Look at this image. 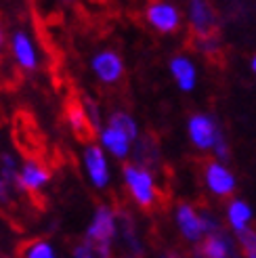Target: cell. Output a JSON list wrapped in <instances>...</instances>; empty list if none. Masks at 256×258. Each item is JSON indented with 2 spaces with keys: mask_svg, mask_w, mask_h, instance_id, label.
Returning a JSON list of instances; mask_svg holds the SVG:
<instances>
[{
  "mask_svg": "<svg viewBox=\"0 0 256 258\" xmlns=\"http://www.w3.org/2000/svg\"><path fill=\"white\" fill-rule=\"evenodd\" d=\"M133 153H135V162L141 164V166H145V168H153V164H156V158L153 156H160V149L158 145L153 143V141L149 137H143L133 145Z\"/></svg>",
  "mask_w": 256,
  "mask_h": 258,
  "instance_id": "18",
  "label": "cell"
},
{
  "mask_svg": "<svg viewBox=\"0 0 256 258\" xmlns=\"http://www.w3.org/2000/svg\"><path fill=\"white\" fill-rule=\"evenodd\" d=\"M74 258H111V246L84 237L74 246Z\"/></svg>",
  "mask_w": 256,
  "mask_h": 258,
  "instance_id": "20",
  "label": "cell"
},
{
  "mask_svg": "<svg viewBox=\"0 0 256 258\" xmlns=\"http://www.w3.org/2000/svg\"><path fill=\"white\" fill-rule=\"evenodd\" d=\"M237 243H239V250L244 254V258H256V231L254 229L246 231L241 237H237Z\"/></svg>",
  "mask_w": 256,
  "mask_h": 258,
  "instance_id": "22",
  "label": "cell"
},
{
  "mask_svg": "<svg viewBox=\"0 0 256 258\" xmlns=\"http://www.w3.org/2000/svg\"><path fill=\"white\" fill-rule=\"evenodd\" d=\"M68 120H70V126H72V131L76 133V137H78L80 141H91L93 133H95V128L91 124V120H88V115L84 111V105L78 101H70L68 103Z\"/></svg>",
  "mask_w": 256,
  "mask_h": 258,
  "instance_id": "17",
  "label": "cell"
},
{
  "mask_svg": "<svg viewBox=\"0 0 256 258\" xmlns=\"http://www.w3.org/2000/svg\"><path fill=\"white\" fill-rule=\"evenodd\" d=\"M225 218H227V227L231 231V235L241 237L246 231L252 229V218H254L252 206L241 198H231L227 202Z\"/></svg>",
  "mask_w": 256,
  "mask_h": 258,
  "instance_id": "11",
  "label": "cell"
},
{
  "mask_svg": "<svg viewBox=\"0 0 256 258\" xmlns=\"http://www.w3.org/2000/svg\"><path fill=\"white\" fill-rule=\"evenodd\" d=\"M168 70L174 84L183 90V93H191L198 84V68L194 59H189L187 55H174L168 63Z\"/></svg>",
  "mask_w": 256,
  "mask_h": 258,
  "instance_id": "12",
  "label": "cell"
},
{
  "mask_svg": "<svg viewBox=\"0 0 256 258\" xmlns=\"http://www.w3.org/2000/svg\"><path fill=\"white\" fill-rule=\"evenodd\" d=\"M223 135L225 131L210 113H191L187 118V137L198 151H212Z\"/></svg>",
  "mask_w": 256,
  "mask_h": 258,
  "instance_id": "4",
  "label": "cell"
},
{
  "mask_svg": "<svg viewBox=\"0 0 256 258\" xmlns=\"http://www.w3.org/2000/svg\"><path fill=\"white\" fill-rule=\"evenodd\" d=\"M99 141H101V147L116 160H126L133 153V145H135L122 131H118V128H113L109 124L99 131Z\"/></svg>",
  "mask_w": 256,
  "mask_h": 258,
  "instance_id": "13",
  "label": "cell"
},
{
  "mask_svg": "<svg viewBox=\"0 0 256 258\" xmlns=\"http://www.w3.org/2000/svg\"><path fill=\"white\" fill-rule=\"evenodd\" d=\"M122 180L124 187L128 191L131 200L139 206V208H151L158 202V183L156 176H153V170L145 168L137 162L124 164L122 168Z\"/></svg>",
  "mask_w": 256,
  "mask_h": 258,
  "instance_id": "1",
  "label": "cell"
},
{
  "mask_svg": "<svg viewBox=\"0 0 256 258\" xmlns=\"http://www.w3.org/2000/svg\"><path fill=\"white\" fill-rule=\"evenodd\" d=\"M50 178V172L44 164H40L38 160H28L23 164V168L19 172V178H17V187L23 189V191H30V193H36L40 191Z\"/></svg>",
  "mask_w": 256,
  "mask_h": 258,
  "instance_id": "14",
  "label": "cell"
},
{
  "mask_svg": "<svg viewBox=\"0 0 256 258\" xmlns=\"http://www.w3.org/2000/svg\"><path fill=\"white\" fill-rule=\"evenodd\" d=\"M11 200V193H9V185L0 178V204H9Z\"/></svg>",
  "mask_w": 256,
  "mask_h": 258,
  "instance_id": "25",
  "label": "cell"
},
{
  "mask_svg": "<svg viewBox=\"0 0 256 258\" xmlns=\"http://www.w3.org/2000/svg\"><path fill=\"white\" fill-rule=\"evenodd\" d=\"M91 70L101 84L113 86V84H118L124 76V59L111 48L99 50L91 61Z\"/></svg>",
  "mask_w": 256,
  "mask_h": 258,
  "instance_id": "9",
  "label": "cell"
},
{
  "mask_svg": "<svg viewBox=\"0 0 256 258\" xmlns=\"http://www.w3.org/2000/svg\"><path fill=\"white\" fill-rule=\"evenodd\" d=\"M147 25L158 34H176L183 25V13L172 0H151L145 11Z\"/></svg>",
  "mask_w": 256,
  "mask_h": 258,
  "instance_id": "5",
  "label": "cell"
},
{
  "mask_svg": "<svg viewBox=\"0 0 256 258\" xmlns=\"http://www.w3.org/2000/svg\"><path fill=\"white\" fill-rule=\"evenodd\" d=\"M118 237L122 241L124 250L133 258L143 256V243H141V239H139L135 221H133V216L128 212H124V210L118 212Z\"/></svg>",
  "mask_w": 256,
  "mask_h": 258,
  "instance_id": "15",
  "label": "cell"
},
{
  "mask_svg": "<svg viewBox=\"0 0 256 258\" xmlns=\"http://www.w3.org/2000/svg\"><path fill=\"white\" fill-rule=\"evenodd\" d=\"M107 124H109V126H113V128H118V131H122L128 139L133 141V143H137L139 137H141L139 124H137V120H135L128 111H113V113L109 115Z\"/></svg>",
  "mask_w": 256,
  "mask_h": 258,
  "instance_id": "19",
  "label": "cell"
},
{
  "mask_svg": "<svg viewBox=\"0 0 256 258\" xmlns=\"http://www.w3.org/2000/svg\"><path fill=\"white\" fill-rule=\"evenodd\" d=\"M250 70H252V74L256 76V55H252V59H250Z\"/></svg>",
  "mask_w": 256,
  "mask_h": 258,
  "instance_id": "26",
  "label": "cell"
},
{
  "mask_svg": "<svg viewBox=\"0 0 256 258\" xmlns=\"http://www.w3.org/2000/svg\"><path fill=\"white\" fill-rule=\"evenodd\" d=\"M0 46H3V34H0Z\"/></svg>",
  "mask_w": 256,
  "mask_h": 258,
  "instance_id": "27",
  "label": "cell"
},
{
  "mask_svg": "<svg viewBox=\"0 0 256 258\" xmlns=\"http://www.w3.org/2000/svg\"><path fill=\"white\" fill-rule=\"evenodd\" d=\"M202 178H204V185H206L208 193H212L219 200L231 198L237 189V178L233 170L227 166V162H221V160H210L204 164Z\"/></svg>",
  "mask_w": 256,
  "mask_h": 258,
  "instance_id": "6",
  "label": "cell"
},
{
  "mask_svg": "<svg viewBox=\"0 0 256 258\" xmlns=\"http://www.w3.org/2000/svg\"><path fill=\"white\" fill-rule=\"evenodd\" d=\"M156 258H189V256L183 254V252H178V250H162Z\"/></svg>",
  "mask_w": 256,
  "mask_h": 258,
  "instance_id": "24",
  "label": "cell"
},
{
  "mask_svg": "<svg viewBox=\"0 0 256 258\" xmlns=\"http://www.w3.org/2000/svg\"><path fill=\"white\" fill-rule=\"evenodd\" d=\"M198 42V48L202 50L204 55H216L221 50V40H219V36H212V38H200Z\"/></svg>",
  "mask_w": 256,
  "mask_h": 258,
  "instance_id": "23",
  "label": "cell"
},
{
  "mask_svg": "<svg viewBox=\"0 0 256 258\" xmlns=\"http://www.w3.org/2000/svg\"><path fill=\"white\" fill-rule=\"evenodd\" d=\"M86 239L111 246L118 239V212L109 208L107 204L97 206V210L91 218V225L86 229Z\"/></svg>",
  "mask_w": 256,
  "mask_h": 258,
  "instance_id": "7",
  "label": "cell"
},
{
  "mask_svg": "<svg viewBox=\"0 0 256 258\" xmlns=\"http://www.w3.org/2000/svg\"><path fill=\"white\" fill-rule=\"evenodd\" d=\"M21 258H55V248L44 239H34L21 246Z\"/></svg>",
  "mask_w": 256,
  "mask_h": 258,
  "instance_id": "21",
  "label": "cell"
},
{
  "mask_svg": "<svg viewBox=\"0 0 256 258\" xmlns=\"http://www.w3.org/2000/svg\"><path fill=\"white\" fill-rule=\"evenodd\" d=\"M187 23L196 40L219 36V13L210 0H187Z\"/></svg>",
  "mask_w": 256,
  "mask_h": 258,
  "instance_id": "3",
  "label": "cell"
},
{
  "mask_svg": "<svg viewBox=\"0 0 256 258\" xmlns=\"http://www.w3.org/2000/svg\"><path fill=\"white\" fill-rule=\"evenodd\" d=\"M176 231L181 233V237L191 243V246H200L206 239V223H204V212L196 208L189 202H178L176 208L172 212Z\"/></svg>",
  "mask_w": 256,
  "mask_h": 258,
  "instance_id": "2",
  "label": "cell"
},
{
  "mask_svg": "<svg viewBox=\"0 0 256 258\" xmlns=\"http://www.w3.org/2000/svg\"><path fill=\"white\" fill-rule=\"evenodd\" d=\"M82 162H84V170H86L88 180H91V185L95 189H105L109 185V180H111L105 149L101 145H97V143L86 145V149L82 153Z\"/></svg>",
  "mask_w": 256,
  "mask_h": 258,
  "instance_id": "8",
  "label": "cell"
},
{
  "mask_svg": "<svg viewBox=\"0 0 256 258\" xmlns=\"http://www.w3.org/2000/svg\"><path fill=\"white\" fill-rule=\"evenodd\" d=\"M11 48H13V55H15L17 63H19V68L23 70H36L38 66V57H36V48L30 40V36L25 34V32H15L11 38Z\"/></svg>",
  "mask_w": 256,
  "mask_h": 258,
  "instance_id": "16",
  "label": "cell"
},
{
  "mask_svg": "<svg viewBox=\"0 0 256 258\" xmlns=\"http://www.w3.org/2000/svg\"><path fill=\"white\" fill-rule=\"evenodd\" d=\"M194 258H239L237 243L227 231H219L204 239L196 248Z\"/></svg>",
  "mask_w": 256,
  "mask_h": 258,
  "instance_id": "10",
  "label": "cell"
}]
</instances>
